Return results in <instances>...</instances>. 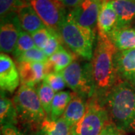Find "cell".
Here are the masks:
<instances>
[{"label":"cell","instance_id":"obj_1","mask_svg":"<svg viewBox=\"0 0 135 135\" xmlns=\"http://www.w3.org/2000/svg\"><path fill=\"white\" fill-rule=\"evenodd\" d=\"M118 50L108 35L98 32L92 59L94 95L105 104L107 95L119 82L115 65Z\"/></svg>","mask_w":135,"mask_h":135},{"label":"cell","instance_id":"obj_2","mask_svg":"<svg viewBox=\"0 0 135 135\" xmlns=\"http://www.w3.org/2000/svg\"><path fill=\"white\" fill-rule=\"evenodd\" d=\"M110 119L126 133H135V86L119 81L105 101Z\"/></svg>","mask_w":135,"mask_h":135},{"label":"cell","instance_id":"obj_3","mask_svg":"<svg viewBox=\"0 0 135 135\" xmlns=\"http://www.w3.org/2000/svg\"><path fill=\"white\" fill-rule=\"evenodd\" d=\"M59 34L63 43L73 53L84 60H92L95 39L93 29L79 24L69 12L63 20Z\"/></svg>","mask_w":135,"mask_h":135},{"label":"cell","instance_id":"obj_4","mask_svg":"<svg viewBox=\"0 0 135 135\" xmlns=\"http://www.w3.org/2000/svg\"><path fill=\"white\" fill-rule=\"evenodd\" d=\"M18 120L24 125L38 129L47 117L35 87L21 84L13 98Z\"/></svg>","mask_w":135,"mask_h":135},{"label":"cell","instance_id":"obj_5","mask_svg":"<svg viewBox=\"0 0 135 135\" xmlns=\"http://www.w3.org/2000/svg\"><path fill=\"white\" fill-rule=\"evenodd\" d=\"M110 121L105 104L92 97L87 100L86 110L81 120L71 128V135H99Z\"/></svg>","mask_w":135,"mask_h":135},{"label":"cell","instance_id":"obj_6","mask_svg":"<svg viewBox=\"0 0 135 135\" xmlns=\"http://www.w3.org/2000/svg\"><path fill=\"white\" fill-rule=\"evenodd\" d=\"M67 86L73 92L89 99L94 95V83L92 62L74 60L62 71Z\"/></svg>","mask_w":135,"mask_h":135},{"label":"cell","instance_id":"obj_7","mask_svg":"<svg viewBox=\"0 0 135 135\" xmlns=\"http://www.w3.org/2000/svg\"><path fill=\"white\" fill-rule=\"evenodd\" d=\"M48 29L59 34L60 26L68 13L57 0H26ZM60 35V34H59Z\"/></svg>","mask_w":135,"mask_h":135},{"label":"cell","instance_id":"obj_8","mask_svg":"<svg viewBox=\"0 0 135 135\" xmlns=\"http://www.w3.org/2000/svg\"><path fill=\"white\" fill-rule=\"evenodd\" d=\"M23 31L17 13L11 14L1 19L0 26V49L1 53H12Z\"/></svg>","mask_w":135,"mask_h":135},{"label":"cell","instance_id":"obj_9","mask_svg":"<svg viewBox=\"0 0 135 135\" xmlns=\"http://www.w3.org/2000/svg\"><path fill=\"white\" fill-rule=\"evenodd\" d=\"M17 69L21 84L32 87L42 82L47 74L53 71L48 61L46 62H18Z\"/></svg>","mask_w":135,"mask_h":135},{"label":"cell","instance_id":"obj_10","mask_svg":"<svg viewBox=\"0 0 135 135\" xmlns=\"http://www.w3.org/2000/svg\"><path fill=\"white\" fill-rule=\"evenodd\" d=\"M19 71L12 59L6 53L0 54V88L1 92L13 93L20 86Z\"/></svg>","mask_w":135,"mask_h":135},{"label":"cell","instance_id":"obj_11","mask_svg":"<svg viewBox=\"0 0 135 135\" xmlns=\"http://www.w3.org/2000/svg\"><path fill=\"white\" fill-rule=\"evenodd\" d=\"M101 6L98 0H81L70 13L79 24L92 29L97 23Z\"/></svg>","mask_w":135,"mask_h":135},{"label":"cell","instance_id":"obj_12","mask_svg":"<svg viewBox=\"0 0 135 135\" xmlns=\"http://www.w3.org/2000/svg\"><path fill=\"white\" fill-rule=\"evenodd\" d=\"M115 65L119 81L135 86V49L118 50L115 56Z\"/></svg>","mask_w":135,"mask_h":135},{"label":"cell","instance_id":"obj_13","mask_svg":"<svg viewBox=\"0 0 135 135\" xmlns=\"http://www.w3.org/2000/svg\"><path fill=\"white\" fill-rule=\"evenodd\" d=\"M110 2L118 19L116 29L131 27L135 20L134 2L131 0H110Z\"/></svg>","mask_w":135,"mask_h":135},{"label":"cell","instance_id":"obj_14","mask_svg":"<svg viewBox=\"0 0 135 135\" xmlns=\"http://www.w3.org/2000/svg\"><path fill=\"white\" fill-rule=\"evenodd\" d=\"M17 15L23 31L30 35L45 27L43 21L28 2L20 8Z\"/></svg>","mask_w":135,"mask_h":135},{"label":"cell","instance_id":"obj_15","mask_svg":"<svg viewBox=\"0 0 135 135\" xmlns=\"http://www.w3.org/2000/svg\"><path fill=\"white\" fill-rule=\"evenodd\" d=\"M86 99L72 92V98L63 114L62 118L70 128L81 120L86 110Z\"/></svg>","mask_w":135,"mask_h":135},{"label":"cell","instance_id":"obj_16","mask_svg":"<svg viewBox=\"0 0 135 135\" xmlns=\"http://www.w3.org/2000/svg\"><path fill=\"white\" fill-rule=\"evenodd\" d=\"M117 24V16L110 2L108 1L101 4L97 21L98 32L108 35L116 29Z\"/></svg>","mask_w":135,"mask_h":135},{"label":"cell","instance_id":"obj_17","mask_svg":"<svg viewBox=\"0 0 135 135\" xmlns=\"http://www.w3.org/2000/svg\"><path fill=\"white\" fill-rule=\"evenodd\" d=\"M108 36L118 50L135 49V29L132 26L115 29Z\"/></svg>","mask_w":135,"mask_h":135},{"label":"cell","instance_id":"obj_18","mask_svg":"<svg viewBox=\"0 0 135 135\" xmlns=\"http://www.w3.org/2000/svg\"><path fill=\"white\" fill-rule=\"evenodd\" d=\"M35 135H71V128L62 117L56 120L47 117L36 130Z\"/></svg>","mask_w":135,"mask_h":135},{"label":"cell","instance_id":"obj_19","mask_svg":"<svg viewBox=\"0 0 135 135\" xmlns=\"http://www.w3.org/2000/svg\"><path fill=\"white\" fill-rule=\"evenodd\" d=\"M18 121L17 113L13 100L1 92L0 98V123L1 127L6 125H16Z\"/></svg>","mask_w":135,"mask_h":135},{"label":"cell","instance_id":"obj_20","mask_svg":"<svg viewBox=\"0 0 135 135\" xmlns=\"http://www.w3.org/2000/svg\"><path fill=\"white\" fill-rule=\"evenodd\" d=\"M75 60L74 53L68 51L61 46L56 53L50 56L48 62L53 68V71L62 72L68 66H69Z\"/></svg>","mask_w":135,"mask_h":135},{"label":"cell","instance_id":"obj_21","mask_svg":"<svg viewBox=\"0 0 135 135\" xmlns=\"http://www.w3.org/2000/svg\"><path fill=\"white\" fill-rule=\"evenodd\" d=\"M72 98V92L68 91H62L56 93L53 98L51 113L50 118L53 120L59 119L62 117L65 111L69 104Z\"/></svg>","mask_w":135,"mask_h":135},{"label":"cell","instance_id":"obj_22","mask_svg":"<svg viewBox=\"0 0 135 135\" xmlns=\"http://www.w3.org/2000/svg\"><path fill=\"white\" fill-rule=\"evenodd\" d=\"M37 86H38L36 87V91L38 95L39 100L47 117H50L51 113V106L56 92L44 81L40 83Z\"/></svg>","mask_w":135,"mask_h":135},{"label":"cell","instance_id":"obj_23","mask_svg":"<svg viewBox=\"0 0 135 135\" xmlns=\"http://www.w3.org/2000/svg\"><path fill=\"white\" fill-rule=\"evenodd\" d=\"M35 47L36 46L32 37V35H30L28 32H26L24 31H22L20 34L19 38L15 45V50L12 54L15 58H17L20 54Z\"/></svg>","mask_w":135,"mask_h":135},{"label":"cell","instance_id":"obj_24","mask_svg":"<svg viewBox=\"0 0 135 135\" xmlns=\"http://www.w3.org/2000/svg\"><path fill=\"white\" fill-rule=\"evenodd\" d=\"M48 57L45 55L44 51L38 47H34L27 50L16 58L17 63L28 62H46Z\"/></svg>","mask_w":135,"mask_h":135},{"label":"cell","instance_id":"obj_25","mask_svg":"<svg viewBox=\"0 0 135 135\" xmlns=\"http://www.w3.org/2000/svg\"><path fill=\"white\" fill-rule=\"evenodd\" d=\"M26 2V0H0L1 19L11 14L17 13L20 8Z\"/></svg>","mask_w":135,"mask_h":135},{"label":"cell","instance_id":"obj_26","mask_svg":"<svg viewBox=\"0 0 135 135\" xmlns=\"http://www.w3.org/2000/svg\"><path fill=\"white\" fill-rule=\"evenodd\" d=\"M43 81L47 83L55 91L56 93L62 92L67 86L61 72L53 71V72L48 73L45 75Z\"/></svg>","mask_w":135,"mask_h":135},{"label":"cell","instance_id":"obj_27","mask_svg":"<svg viewBox=\"0 0 135 135\" xmlns=\"http://www.w3.org/2000/svg\"><path fill=\"white\" fill-rule=\"evenodd\" d=\"M53 32V30L48 29L47 27H44L43 29H40L32 35V37L35 44L36 47L43 50L45 45L48 42L49 39L52 36Z\"/></svg>","mask_w":135,"mask_h":135},{"label":"cell","instance_id":"obj_28","mask_svg":"<svg viewBox=\"0 0 135 135\" xmlns=\"http://www.w3.org/2000/svg\"><path fill=\"white\" fill-rule=\"evenodd\" d=\"M62 43L63 41L60 35L57 32H53L52 36L49 39L48 42L45 45V47L42 50L49 58L50 56H51L53 54L56 53L61 46H62Z\"/></svg>","mask_w":135,"mask_h":135},{"label":"cell","instance_id":"obj_29","mask_svg":"<svg viewBox=\"0 0 135 135\" xmlns=\"http://www.w3.org/2000/svg\"><path fill=\"white\" fill-rule=\"evenodd\" d=\"M99 135H127V133L118 128L113 122L110 121L104 127Z\"/></svg>","mask_w":135,"mask_h":135},{"label":"cell","instance_id":"obj_30","mask_svg":"<svg viewBox=\"0 0 135 135\" xmlns=\"http://www.w3.org/2000/svg\"><path fill=\"white\" fill-rule=\"evenodd\" d=\"M1 135H26L15 125H6L1 127Z\"/></svg>","mask_w":135,"mask_h":135},{"label":"cell","instance_id":"obj_31","mask_svg":"<svg viewBox=\"0 0 135 135\" xmlns=\"http://www.w3.org/2000/svg\"><path fill=\"white\" fill-rule=\"evenodd\" d=\"M80 1L81 0H62L61 2L62 3L65 7L71 8L74 9L80 2Z\"/></svg>","mask_w":135,"mask_h":135},{"label":"cell","instance_id":"obj_32","mask_svg":"<svg viewBox=\"0 0 135 135\" xmlns=\"http://www.w3.org/2000/svg\"><path fill=\"white\" fill-rule=\"evenodd\" d=\"M100 2H101V4H103L104 2H108V1H110V0H98Z\"/></svg>","mask_w":135,"mask_h":135},{"label":"cell","instance_id":"obj_33","mask_svg":"<svg viewBox=\"0 0 135 135\" xmlns=\"http://www.w3.org/2000/svg\"><path fill=\"white\" fill-rule=\"evenodd\" d=\"M132 27L135 29V20H134V23H133V25H132Z\"/></svg>","mask_w":135,"mask_h":135},{"label":"cell","instance_id":"obj_34","mask_svg":"<svg viewBox=\"0 0 135 135\" xmlns=\"http://www.w3.org/2000/svg\"><path fill=\"white\" fill-rule=\"evenodd\" d=\"M131 1H133V2H135V0H131Z\"/></svg>","mask_w":135,"mask_h":135},{"label":"cell","instance_id":"obj_35","mask_svg":"<svg viewBox=\"0 0 135 135\" xmlns=\"http://www.w3.org/2000/svg\"><path fill=\"white\" fill-rule=\"evenodd\" d=\"M57 1H59V2H61L62 0H57Z\"/></svg>","mask_w":135,"mask_h":135}]
</instances>
